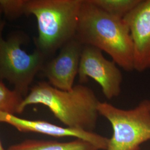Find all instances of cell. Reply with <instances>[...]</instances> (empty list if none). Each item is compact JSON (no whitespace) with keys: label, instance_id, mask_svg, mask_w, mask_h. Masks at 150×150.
<instances>
[{"label":"cell","instance_id":"5bb4252c","mask_svg":"<svg viewBox=\"0 0 150 150\" xmlns=\"http://www.w3.org/2000/svg\"><path fill=\"white\" fill-rule=\"evenodd\" d=\"M3 15H4V12H3L1 5L0 4V38L2 37V32H3L4 28L5 27V21L3 18Z\"/></svg>","mask_w":150,"mask_h":150},{"label":"cell","instance_id":"ba28073f","mask_svg":"<svg viewBox=\"0 0 150 150\" xmlns=\"http://www.w3.org/2000/svg\"><path fill=\"white\" fill-rule=\"evenodd\" d=\"M129 26L134 47V70L150 69V0H141L124 17Z\"/></svg>","mask_w":150,"mask_h":150},{"label":"cell","instance_id":"4fadbf2b","mask_svg":"<svg viewBox=\"0 0 150 150\" xmlns=\"http://www.w3.org/2000/svg\"><path fill=\"white\" fill-rule=\"evenodd\" d=\"M26 3V0H0L4 15L10 19L25 15Z\"/></svg>","mask_w":150,"mask_h":150},{"label":"cell","instance_id":"2e32d148","mask_svg":"<svg viewBox=\"0 0 150 150\" xmlns=\"http://www.w3.org/2000/svg\"><path fill=\"white\" fill-rule=\"evenodd\" d=\"M147 103H148V106L150 111V100H147Z\"/></svg>","mask_w":150,"mask_h":150},{"label":"cell","instance_id":"5b68a950","mask_svg":"<svg viewBox=\"0 0 150 150\" xmlns=\"http://www.w3.org/2000/svg\"><path fill=\"white\" fill-rule=\"evenodd\" d=\"M24 42L22 33H13L6 40L0 38V81H8L25 98L48 58L37 49L27 54L21 48Z\"/></svg>","mask_w":150,"mask_h":150},{"label":"cell","instance_id":"3957f363","mask_svg":"<svg viewBox=\"0 0 150 150\" xmlns=\"http://www.w3.org/2000/svg\"><path fill=\"white\" fill-rule=\"evenodd\" d=\"M83 0H26L25 15L36 18V49L47 58L75 39Z\"/></svg>","mask_w":150,"mask_h":150},{"label":"cell","instance_id":"52a82bcc","mask_svg":"<svg viewBox=\"0 0 150 150\" xmlns=\"http://www.w3.org/2000/svg\"><path fill=\"white\" fill-rule=\"evenodd\" d=\"M83 47L75 38L60 48L56 57L47 60L41 71L47 79L49 84L64 91H69L74 87Z\"/></svg>","mask_w":150,"mask_h":150},{"label":"cell","instance_id":"8fae6325","mask_svg":"<svg viewBox=\"0 0 150 150\" xmlns=\"http://www.w3.org/2000/svg\"><path fill=\"white\" fill-rule=\"evenodd\" d=\"M141 0H90L91 3L113 16L124 18Z\"/></svg>","mask_w":150,"mask_h":150},{"label":"cell","instance_id":"9a60e30c","mask_svg":"<svg viewBox=\"0 0 150 150\" xmlns=\"http://www.w3.org/2000/svg\"><path fill=\"white\" fill-rule=\"evenodd\" d=\"M0 150H5L2 146V145L1 144V139H0Z\"/></svg>","mask_w":150,"mask_h":150},{"label":"cell","instance_id":"277c9868","mask_svg":"<svg viewBox=\"0 0 150 150\" xmlns=\"http://www.w3.org/2000/svg\"><path fill=\"white\" fill-rule=\"evenodd\" d=\"M98 111L112 127V136L106 150H139L141 145L150 141V111L147 100L128 110L100 101Z\"/></svg>","mask_w":150,"mask_h":150},{"label":"cell","instance_id":"8992f818","mask_svg":"<svg viewBox=\"0 0 150 150\" xmlns=\"http://www.w3.org/2000/svg\"><path fill=\"white\" fill-rule=\"evenodd\" d=\"M81 84L88 78L95 81L101 88L102 93L108 100L118 97L121 92L123 76L117 65L106 59L98 48L83 46L79 70Z\"/></svg>","mask_w":150,"mask_h":150},{"label":"cell","instance_id":"7c38bea8","mask_svg":"<svg viewBox=\"0 0 150 150\" xmlns=\"http://www.w3.org/2000/svg\"><path fill=\"white\" fill-rule=\"evenodd\" d=\"M24 97L15 90L8 89L0 81V112L15 115L18 114L20 105Z\"/></svg>","mask_w":150,"mask_h":150},{"label":"cell","instance_id":"7a4b0ae2","mask_svg":"<svg viewBox=\"0 0 150 150\" xmlns=\"http://www.w3.org/2000/svg\"><path fill=\"white\" fill-rule=\"evenodd\" d=\"M95 92L87 86L79 84L69 91L56 88L46 82H39L31 88L18 110L21 113L28 105L41 104L67 127L94 132L100 115V103Z\"/></svg>","mask_w":150,"mask_h":150},{"label":"cell","instance_id":"9c48e42d","mask_svg":"<svg viewBox=\"0 0 150 150\" xmlns=\"http://www.w3.org/2000/svg\"><path fill=\"white\" fill-rule=\"evenodd\" d=\"M0 122L9 124L22 132L39 133L55 137H74L84 139L96 145L100 150H106L109 140L95 132L64 127L45 121L28 120L7 113L0 112Z\"/></svg>","mask_w":150,"mask_h":150},{"label":"cell","instance_id":"6da1fadb","mask_svg":"<svg viewBox=\"0 0 150 150\" xmlns=\"http://www.w3.org/2000/svg\"><path fill=\"white\" fill-rule=\"evenodd\" d=\"M75 39L108 54L126 71L134 70V47L129 26L122 18L113 16L83 0Z\"/></svg>","mask_w":150,"mask_h":150},{"label":"cell","instance_id":"30bf717a","mask_svg":"<svg viewBox=\"0 0 150 150\" xmlns=\"http://www.w3.org/2000/svg\"><path fill=\"white\" fill-rule=\"evenodd\" d=\"M6 150H100L96 145L84 139H76L67 142L51 140L27 139L12 145Z\"/></svg>","mask_w":150,"mask_h":150}]
</instances>
